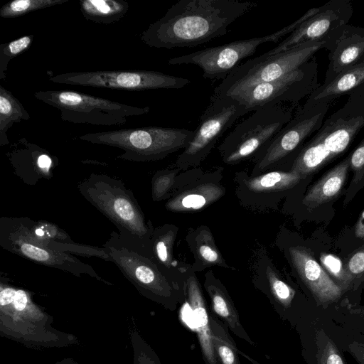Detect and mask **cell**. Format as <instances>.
<instances>
[{
  "label": "cell",
  "mask_w": 364,
  "mask_h": 364,
  "mask_svg": "<svg viewBox=\"0 0 364 364\" xmlns=\"http://www.w3.org/2000/svg\"><path fill=\"white\" fill-rule=\"evenodd\" d=\"M257 5L238 0H181L151 23L140 38L156 48L198 46L225 35L230 24Z\"/></svg>",
  "instance_id": "6da1fadb"
},
{
  "label": "cell",
  "mask_w": 364,
  "mask_h": 364,
  "mask_svg": "<svg viewBox=\"0 0 364 364\" xmlns=\"http://www.w3.org/2000/svg\"><path fill=\"white\" fill-rule=\"evenodd\" d=\"M194 134L195 130L151 126L88 133L79 139L121 149L124 153L119 159L146 161L185 149Z\"/></svg>",
  "instance_id": "7a4b0ae2"
},
{
  "label": "cell",
  "mask_w": 364,
  "mask_h": 364,
  "mask_svg": "<svg viewBox=\"0 0 364 364\" xmlns=\"http://www.w3.org/2000/svg\"><path fill=\"white\" fill-rule=\"evenodd\" d=\"M81 194L131 242L145 237L148 227L132 192L119 180L92 173L79 184Z\"/></svg>",
  "instance_id": "3957f363"
},
{
  "label": "cell",
  "mask_w": 364,
  "mask_h": 364,
  "mask_svg": "<svg viewBox=\"0 0 364 364\" xmlns=\"http://www.w3.org/2000/svg\"><path fill=\"white\" fill-rule=\"evenodd\" d=\"M34 97L60 111L62 120L97 126L122 125L150 107H134L72 90L38 91Z\"/></svg>",
  "instance_id": "277c9868"
},
{
  "label": "cell",
  "mask_w": 364,
  "mask_h": 364,
  "mask_svg": "<svg viewBox=\"0 0 364 364\" xmlns=\"http://www.w3.org/2000/svg\"><path fill=\"white\" fill-rule=\"evenodd\" d=\"M326 43L308 41L272 55L264 54L240 64L217 86L213 96H228L257 84L277 80L314 58Z\"/></svg>",
  "instance_id": "5b68a950"
},
{
  "label": "cell",
  "mask_w": 364,
  "mask_h": 364,
  "mask_svg": "<svg viewBox=\"0 0 364 364\" xmlns=\"http://www.w3.org/2000/svg\"><path fill=\"white\" fill-rule=\"evenodd\" d=\"M319 10L320 6L308 10L296 21L273 33L262 37L236 41L173 57L168 60V63L173 65L193 64L203 70L204 78L223 80L243 59L253 55L258 46L265 43H276L287 35L289 36Z\"/></svg>",
  "instance_id": "8992f818"
},
{
  "label": "cell",
  "mask_w": 364,
  "mask_h": 364,
  "mask_svg": "<svg viewBox=\"0 0 364 364\" xmlns=\"http://www.w3.org/2000/svg\"><path fill=\"white\" fill-rule=\"evenodd\" d=\"M289 107H265L237 124L225 138L219 149L225 163L232 164L262 149L292 119Z\"/></svg>",
  "instance_id": "52a82bcc"
},
{
  "label": "cell",
  "mask_w": 364,
  "mask_h": 364,
  "mask_svg": "<svg viewBox=\"0 0 364 364\" xmlns=\"http://www.w3.org/2000/svg\"><path fill=\"white\" fill-rule=\"evenodd\" d=\"M318 75V63L313 58L277 80L252 85L228 96L244 105L250 112L283 102L295 105L321 85Z\"/></svg>",
  "instance_id": "ba28073f"
},
{
  "label": "cell",
  "mask_w": 364,
  "mask_h": 364,
  "mask_svg": "<svg viewBox=\"0 0 364 364\" xmlns=\"http://www.w3.org/2000/svg\"><path fill=\"white\" fill-rule=\"evenodd\" d=\"M46 238L38 237L22 219H2L1 245L7 250L41 264L60 269L73 274L87 273L96 276L93 269L63 252L48 246Z\"/></svg>",
  "instance_id": "9c48e42d"
},
{
  "label": "cell",
  "mask_w": 364,
  "mask_h": 364,
  "mask_svg": "<svg viewBox=\"0 0 364 364\" xmlns=\"http://www.w3.org/2000/svg\"><path fill=\"white\" fill-rule=\"evenodd\" d=\"M249 112L244 105L232 97L212 95L200 117L194 136L178 159V164L185 166L199 163L221 136L240 117Z\"/></svg>",
  "instance_id": "30bf717a"
},
{
  "label": "cell",
  "mask_w": 364,
  "mask_h": 364,
  "mask_svg": "<svg viewBox=\"0 0 364 364\" xmlns=\"http://www.w3.org/2000/svg\"><path fill=\"white\" fill-rule=\"evenodd\" d=\"M55 83L125 90L181 89L191 81L157 71L106 70L73 72L51 76Z\"/></svg>",
  "instance_id": "8fae6325"
},
{
  "label": "cell",
  "mask_w": 364,
  "mask_h": 364,
  "mask_svg": "<svg viewBox=\"0 0 364 364\" xmlns=\"http://www.w3.org/2000/svg\"><path fill=\"white\" fill-rule=\"evenodd\" d=\"M330 105L304 103L299 107L292 119L262 149L255 171H264L301 148L305 140L321 127Z\"/></svg>",
  "instance_id": "7c38bea8"
},
{
  "label": "cell",
  "mask_w": 364,
  "mask_h": 364,
  "mask_svg": "<svg viewBox=\"0 0 364 364\" xmlns=\"http://www.w3.org/2000/svg\"><path fill=\"white\" fill-rule=\"evenodd\" d=\"M352 15L353 6L350 1L331 0L320 6L318 13L303 22L275 48L263 54L272 55L308 41L325 42L326 46L348 24Z\"/></svg>",
  "instance_id": "4fadbf2b"
},
{
  "label": "cell",
  "mask_w": 364,
  "mask_h": 364,
  "mask_svg": "<svg viewBox=\"0 0 364 364\" xmlns=\"http://www.w3.org/2000/svg\"><path fill=\"white\" fill-rule=\"evenodd\" d=\"M328 65L322 85L364 62V27L346 25L326 44Z\"/></svg>",
  "instance_id": "5bb4252c"
},
{
  "label": "cell",
  "mask_w": 364,
  "mask_h": 364,
  "mask_svg": "<svg viewBox=\"0 0 364 364\" xmlns=\"http://www.w3.org/2000/svg\"><path fill=\"white\" fill-rule=\"evenodd\" d=\"M289 255L299 277L319 302H333L341 296V287L328 275L309 250L303 247H291Z\"/></svg>",
  "instance_id": "9a60e30c"
},
{
  "label": "cell",
  "mask_w": 364,
  "mask_h": 364,
  "mask_svg": "<svg viewBox=\"0 0 364 364\" xmlns=\"http://www.w3.org/2000/svg\"><path fill=\"white\" fill-rule=\"evenodd\" d=\"M187 289L203 355L208 364H217L218 358L213 344L210 317L198 283L194 277L188 279Z\"/></svg>",
  "instance_id": "2e32d148"
},
{
  "label": "cell",
  "mask_w": 364,
  "mask_h": 364,
  "mask_svg": "<svg viewBox=\"0 0 364 364\" xmlns=\"http://www.w3.org/2000/svg\"><path fill=\"white\" fill-rule=\"evenodd\" d=\"M364 83V62L339 74L326 85H320L306 99L309 105L331 103L338 97L349 95Z\"/></svg>",
  "instance_id": "e0dca14e"
},
{
  "label": "cell",
  "mask_w": 364,
  "mask_h": 364,
  "mask_svg": "<svg viewBox=\"0 0 364 364\" xmlns=\"http://www.w3.org/2000/svg\"><path fill=\"white\" fill-rule=\"evenodd\" d=\"M349 168L350 155L327 172L309 190L303 203L309 206H317L334 198L344 185Z\"/></svg>",
  "instance_id": "ac0fdd59"
},
{
  "label": "cell",
  "mask_w": 364,
  "mask_h": 364,
  "mask_svg": "<svg viewBox=\"0 0 364 364\" xmlns=\"http://www.w3.org/2000/svg\"><path fill=\"white\" fill-rule=\"evenodd\" d=\"M224 189L213 183L201 184L181 193L166 204L175 212L195 211L204 208L220 198Z\"/></svg>",
  "instance_id": "d6986e66"
},
{
  "label": "cell",
  "mask_w": 364,
  "mask_h": 364,
  "mask_svg": "<svg viewBox=\"0 0 364 364\" xmlns=\"http://www.w3.org/2000/svg\"><path fill=\"white\" fill-rule=\"evenodd\" d=\"M129 4L124 0H81L80 11L84 18L98 23H114L127 13Z\"/></svg>",
  "instance_id": "ffe728a7"
},
{
  "label": "cell",
  "mask_w": 364,
  "mask_h": 364,
  "mask_svg": "<svg viewBox=\"0 0 364 364\" xmlns=\"http://www.w3.org/2000/svg\"><path fill=\"white\" fill-rule=\"evenodd\" d=\"M206 289L209 293L215 314L224 321L236 336L253 345L254 342L242 327L237 311L228 295L214 284L208 285Z\"/></svg>",
  "instance_id": "44dd1931"
},
{
  "label": "cell",
  "mask_w": 364,
  "mask_h": 364,
  "mask_svg": "<svg viewBox=\"0 0 364 364\" xmlns=\"http://www.w3.org/2000/svg\"><path fill=\"white\" fill-rule=\"evenodd\" d=\"M30 118L22 103L0 85V146L9 144L7 132L14 124Z\"/></svg>",
  "instance_id": "7402d4cb"
},
{
  "label": "cell",
  "mask_w": 364,
  "mask_h": 364,
  "mask_svg": "<svg viewBox=\"0 0 364 364\" xmlns=\"http://www.w3.org/2000/svg\"><path fill=\"white\" fill-rule=\"evenodd\" d=\"M301 176L294 171H272L248 179L246 186L252 191L267 193L289 189L296 185Z\"/></svg>",
  "instance_id": "603a6c76"
},
{
  "label": "cell",
  "mask_w": 364,
  "mask_h": 364,
  "mask_svg": "<svg viewBox=\"0 0 364 364\" xmlns=\"http://www.w3.org/2000/svg\"><path fill=\"white\" fill-rule=\"evenodd\" d=\"M210 325L215 353L222 364H240L236 344L220 322L210 317Z\"/></svg>",
  "instance_id": "cb8c5ba5"
},
{
  "label": "cell",
  "mask_w": 364,
  "mask_h": 364,
  "mask_svg": "<svg viewBox=\"0 0 364 364\" xmlns=\"http://www.w3.org/2000/svg\"><path fill=\"white\" fill-rule=\"evenodd\" d=\"M69 0H14L0 8V16L4 18H16L32 11L55 6Z\"/></svg>",
  "instance_id": "d4e9b609"
},
{
  "label": "cell",
  "mask_w": 364,
  "mask_h": 364,
  "mask_svg": "<svg viewBox=\"0 0 364 364\" xmlns=\"http://www.w3.org/2000/svg\"><path fill=\"white\" fill-rule=\"evenodd\" d=\"M33 34L22 36L0 45V80H5L8 64L11 59L28 50L33 41Z\"/></svg>",
  "instance_id": "484cf974"
},
{
  "label": "cell",
  "mask_w": 364,
  "mask_h": 364,
  "mask_svg": "<svg viewBox=\"0 0 364 364\" xmlns=\"http://www.w3.org/2000/svg\"><path fill=\"white\" fill-rule=\"evenodd\" d=\"M266 275L272 294L275 299L284 307H289L294 299L295 291L282 280L269 267H267Z\"/></svg>",
  "instance_id": "4316f807"
},
{
  "label": "cell",
  "mask_w": 364,
  "mask_h": 364,
  "mask_svg": "<svg viewBox=\"0 0 364 364\" xmlns=\"http://www.w3.org/2000/svg\"><path fill=\"white\" fill-rule=\"evenodd\" d=\"M173 240L174 234L172 231H169L156 237L154 242V253L158 260L166 267L171 265Z\"/></svg>",
  "instance_id": "83f0119b"
},
{
  "label": "cell",
  "mask_w": 364,
  "mask_h": 364,
  "mask_svg": "<svg viewBox=\"0 0 364 364\" xmlns=\"http://www.w3.org/2000/svg\"><path fill=\"white\" fill-rule=\"evenodd\" d=\"M320 261L324 269L337 281L343 284H346L349 282V273L338 257L331 253H322L320 256Z\"/></svg>",
  "instance_id": "f1b7e54d"
},
{
  "label": "cell",
  "mask_w": 364,
  "mask_h": 364,
  "mask_svg": "<svg viewBox=\"0 0 364 364\" xmlns=\"http://www.w3.org/2000/svg\"><path fill=\"white\" fill-rule=\"evenodd\" d=\"M200 258L206 264L224 265L223 258L213 242L211 235H204L198 245Z\"/></svg>",
  "instance_id": "f546056e"
},
{
  "label": "cell",
  "mask_w": 364,
  "mask_h": 364,
  "mask_svg": "<svg viewBox=\"0 0 364 364\" xmlns=\"http://www.w3.org/2000/svg\"><path fill=\"white\" fill-rule=\"evenodd\" d=\"M350 167L354 172L349 191L364 180V137L350 154Z\"/></svg>",
  "instance_id": "4dcf8cb0"
},
{
  "label": "cell",
  "mask_w": 364,
  "mask_h": 364,
  "mask_svg": "<svg viewBox=\"0 0 364 364\" xmlns=\"http://www.w3.org/2000/svg\"><path fill=\"white\" fill-rule=\"evenodd\" d=\"M318 364H346L336 346L327 341L318 352Z\"/></svg>",
  "instance_id": "1f68e13d"
},
{
  "label": "cell",
  "mask_w": 364,
  "mask_h": 364,
  "mask_svg": "<svg viewBox=\"0 0 364 364\" xmlns=\"http://www.w3.org/2000/svg\"><path fill=\"white\" fill-rule=\"evenodd\" d=\"M176 174V171H167L157 175L153 182V196L154 198H161L169 190L171 186L173 178Z\"/></svg>",
  "instance_id": "d6a6232c"
},
{
  "label": "cell",
  "mask_w": 364,
  "mask_h": 364,
  "mask_svg": "<svg viewBox=\"0 0 364 364\" xmlns=\"http://www.w3.org/2000/svg\"><path fill=\"white\" fill-rule=\"evenodd\" d=\"M347 269L349 274L352 275L364 272V246L353 252L348 259Z\"/></svg>",
  "instance_id": "836d02e7"
},
{
  "label": "cell",
  "mask_w": 364,
  "mask_h": 364,
  "mask_svg": "<svg viewBox=\"0 0 364 364\" xmlns=\"http://www.w3.org/2000/svg\"><path fill=\"white\" fill-rule=\"evenodd\" d=\"M28 299L26 292L23 290L16 291L14 298V305L16 310L22 311L25 309L27 304Z\"/></svg>",
  "instance_id": "e575fe53"
},
{
  "label": "cell",
  "mask_w": 364,
  "mask_h": 364,
  "mask_svg": "<svg viewBox=\"0 0 364 364\" xmlns=\"http://www.w3.org/2000/svg\"><path fill=\"white\" fill-rule=\"evenodd\" d=\"M16 290L11 288H5L1 289L0 292L1 306H5L13 302Z\"/></svg>",
  "instance_id": "d590c367"
},
{
  "label": "cell",
  "mask_w": 364,
  "mask_h": 364,
  "mask_svg": "<svg viewBox=\"0 0 364 364\" xmlns=\"http://www.w3.org/2000/svg\"><path fill=\"white\" fill-rule=\"evenodd\" d=\"M350 349L360 364H364V345L357 344L353 347L350 346Z\"/></svg>",
  "instance_id": "8d00e7d4"
},
{
  "label": "cell",
  "mask_w": 364,
  "mask_h": 364,
  "mask_svg": "<svg viewBox=\"0 0 364 364\" xmlns=\"http://www.w3.org/2000/svg\"><path fill=\"white\" fill-rule=\"evenodd\" d=\"M355 235L358 238L364 239V210L355 225Z\"/></svg>",
  "instance_id": "74e56055"
}]
</instances>
